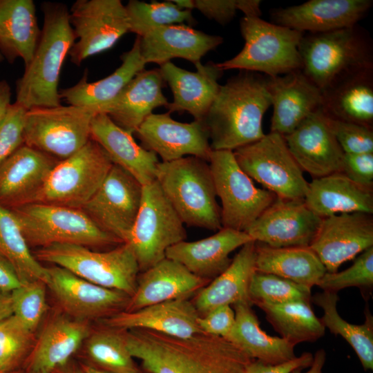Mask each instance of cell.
<instances>
[{
	"label": "cell",
	"instance_id": "8992f818",
	"mask_svg": "<svg viewBox=\"0 0 373 373\" xmlns=\"http://www.w3.org/2000/svg\"><path fill=\"white\" fill-rule=\"evenodd\" d=\"M240 26L245 45L235 57L217 63L223 71L238 69L276 77L302 69L298 46L303 32L257 17H243Z\"/></svg>",
	"mask_w": 373,
	"mask_h": 373
},
{
	"label": "cell",
	"instance_id": "2e32d148",
	"mask_svg": "<svg viewBox=\"0 0 373 373\" xmlns=\"http://www.w3.org/2000/svg\"><path fill=\"white\" fill-rule=\"evenodd\" d=\"M322 219L304 199L276 197L245 232L255 242L271 247H309Z\"/></svg>",
	"mask_w": 373,
	"mask_h": 373
},
{
	"label": "cell",
	"instance_id": "7c38bea8",
	"mask_svg": "<svg viewBox=\"0 0 373 373\" xmlns=\"http://www.w3.org/2000/svg\"><path fill=\"white\" fill-rule=\"evenodd\" d=\"M97 112L73 105L27 110L23 118V144L64 160L90 140V126Z\"/></svg>",
	"mask_w": 373,
	"mask_h": 373
},
{
	"label": "cell",
	"instance_id": "7a4b0ae2",
	"mask_svg": "<svg viewBox=\"0 0 373 373\" xmlns=\"http://www.w3.org/2000/svg\"><path fill=\"white\" fill-rule=\"evenodd\" d=\"M270 106L266 75L240 70L229 78L203 120L211 150L233 151L261 139L262 118Z\"/></svg>",
	"mask_w": 373,
	"mask_h": 373
},
{
	"label": "cell",
	"instance_id": "5b68a950",
	"mask_svg": "<svg viewBox=\"0 0 373 373\" xmlns=\"http://www.w3.org/2000/svg\"><path fill=\"white\" fill-rule=\"evenodd\" d=\"M155 180L184 224L214 231L222 228L207 161L193 156L160 161Z\"/></svg>",
	"mask_w": 373,
	"mask_h": 373
},
{
	"label": "cell",
	"instance_id": "f546056e",
	"mask_svg": "<svg viewBox=\"0 0 373 373\" xmlns=\"http://www.w3.org/2000/svg\"><path fill=\"white\" fill-rule=\"evenodd\" d=\"M90 137L104 149L113 164L128 172L142 186L155 180L160 162L157 155L137 144L133 134L117 126L106 114L98 113L93 117Z\"/></svg>",
	"mask_w": 373,
	"mask_h": 373
},
{
	"label": "cell",
	"instance_id": "9f6ffc18",
	"mask_svg": "<svg viewBox=\"0 0 373 373\" xmlns=\"http://www.w3.org/2000/svg\"><path fill=\"white\" fill-rule=\"evenodd\" d=\"M11 88L5 79L0 80V124L6 117L11 106Z\"/></svg>",
	"mask_w": 373,
	"mask_h": 373
},
{
	"label": "cell",
	"instance_id": "680465c9",
	"mask_svg": "<svg viewBox=\"0 0 373 373\" xmlns=\"http://www.w3.org/2000/svg\"><path fill=\"white\" fill-rule=\"evenodd\" d=\"M12 315L10 294L0 290V321Z\"/></svg>",
	"mask_w": 373,
	"mask_h": 373
},
{
	"label": "cell",
	"instance_id": "7dc6e473",
	"mask_svg": "<svg viewBox=\"0 0 373 373\" xmlns=\"http://www.w3.org/2000/svg\"><path fill=\"white\" fill-rule=\"evenodd\" d=\"M46 286L44 282L35 280L22 284L10 293L12 314L32 332L46 311Z\"/></svg>",
	"mask_w": 373,
	"mask_h": 373
},
{
	"label": "cell",
	"instance_id": "c3c4849f",
	"mask_svg": "<svg viewBox=\"0 0 373 373\" xmlns=\"http://www.w3.org/2000/svg\"><path fill=\"white\" fill-rule=\"evenodd\" d=\"M325 115L344 153H373V128Z\"/></svg>",
	"mask_w": 373,
	"mask_h": 373
},
{
	"label": "cell",
	"instance_id": "f5cc1de1",
	"mask_svg": "<svg viewBox=\"0 0 373 373\" xmlns=\"http://www.w3.org/2000/svg\"><path fill=\"white\" fill-rule=\"evenodd\" d=\"M193 8L207 18L225 25L240 10V0H193Z\"/></svg>",
	"mask_w": 373,
	"mask_h": 373
},
{
	"label": "cell",
	"instance_id": "484cf974",
	"mask_svg": "<svg viewBox=\"0 0 373 373\" xmlns=\"http://www.w3.org/2000/svg\"><path fill=\"white\" fill-rule=\"evenodd\" d=\"M200 314L189 299L167 300L133 311H122L103 319L106 326L126 330L144 329L179 338L202 333Z\"/></svg>",
	"mask_w": 373,
	"mask_h": 373
},
{
	"label": "cell",
	"instance_id": "ba28073f",
	"mask_svg": "<svg viewBox=\"0 0 373 373\" xmlns=\"http://www.w3.org/2000/svg\"><path fill=\"white\" fill-rule=\"evenodd\" d=\"M39 261L54 264L95 285L135 293L140 267L131 246L122 243L106 251H94L87 247L54 244L37 250Z\"/></svg>",
	"mask_w": 373,
	"mask_h": 373
},
{
	"label": "cell",
	"instance_id": "e0dca14e",
	"mask_svg": "<svg viewBox=\"0 0 373 373\" xmlns=\"http://www.w3.org/2000/svg\"><path fill=\"white\" fill-rule=\"evenodd\" d=\"M46 285L63 309L75 319L108 318L124 311L131 296L87 281L61 267H48Z\"/></svg>",
	"mask_w": 373,
	"mask_h": 373
},
{
	"label": "cell",
	"instance_id": "d4e9b609",
	"mask_svg": "<svg viewBox=\"0 0 373 373\" xmlns=\"http://www.w3.org/2000/svg\"><path fill=\"white\" fill-rule=\"evenodd\" d=\"M56 164L52 156L23 144L0 164V205L12 209L29 203Z\"/></svg>",
	"mask_w": 373,
	"mask_h": 373
},
{
	"label": "cell",
	"instance_id": "4316f807",
	"mask_svg": "<svg viewBox=\"0 0 373 373\" xmlns=\"http://www.w3.org/2000/svg\"><path fill=\"white\" fill-rule=\"evenodd\" d=\"M252 240L245 231L222 227L207 238L174 245L166 250V258L211 281L229 266L232 260L229 254Z\"/></svg>",
	"mask_w": 373,
	"mask_h": 373
},
{
	"label": "cell",
	"instance_id": "ffe728a7",
	"mask_svg": "<svg viewBox=\"0 0 373 373\" xmlns=\"http://www.w3.org/2000/svg\"><path fill=\"white\" fill-rule=\"evenodd\" d=\"M284 137L303 172L317 178L341 171L345 153L321 108Z\"/></svg>",
	"mask_w": 373,
	"mask_h": 373
},
{
	"label": "cell",
	"instance_id": "277c9868",
	"mask_svg": "<svg viewBox=\"0 0 373 373\" xmlns=\"http://www.w3.org/2000/svg\"><path fill=\"white\" fill-rule=\"evenodd\" d=\"M302 71L321 90L341 79L373 68V44L358 24L303 35L298 46Z\"/></svg>",
	"mask_w": 373,
	"mask_h": 373
},
{
	"label": "cell",
	"instance_id": "f907efd6",
	"mask_svg": "<svg viewBox=\"0 0 373 373\" xmlns=\"http://www.w3.org/2000/svg\"><path fill=\"white\" fill-rule=\"evenodd\" d=\"M361 186L373 187V153H345L341 171Z\"/></svg>",
	"mask_w": 373,
	"mask_h": 373
},
{
	"label": "cell",
	"instance_id": "44dd1931",
	"mask_svg": "<svg viewBox=\"0 0 373 373\" xmlns=\"http://www.w3.org/2000/svg\"><path fill=\"white\" fill-rule=\"evenodd\" d=\"M267 77L273 106L270 132L287 135L321 108L322 91L302 70Z\"/></svg>",
	"mask_w": 373,
	"mask_h": 373
},
{
	"label": "cell",
	"instance_id": "83f0119b",
	"mask_svg": "<svg viewBox=\"0 0 373 373\" xmlns=\"http://www.w3.org/2000/svg\"><path fill=\"white\" fill-rule=\"evenodd\" d=\"M164 80L159 68L137 73L111 102L99 108L117 126L134 134L154 109L166 107Z\"/></svg>",
	"mask_w": 373,
	"mask_h": 373
},
{
	"label": "cell",
	"instance_id": "8d00e7d4",
	"mask_svg": "<svg viewBox=\"0 0 373 373\" xmlns=\"http://www.w3.org/2000/svg\"><path fill=\"white\" fill-rule=\"evenodd\" d=\"M122 64L113 73L93 82H88L87 70L79 81L71 87L59 91L61 99L68 105L98 110L111 102L128 82L140 71L144 69L140 50V37L127 52L121 57Z\"/></svg>",
	"mask_w": 373,
	"mask_h": 373
},
{
	"label": "cell",
	"instance_id": "e7e4bbea",
	"mask_svg": "<svg viewBox=\"0 0 373 373\" xmlns=\"http://www.w3.org/2000/svg\"><path fill=\"white\" fill-rule=\"evenodd\" d=\"M23 373H38V372H33V371L24 370Z\"/></svg>",
	"mask_w": 373,
	"mask_h": 373
},
{
	"label": "cell",
	"instance_id": "d6a6232c",
	"mask_svg": "<svg viewBox=\"0 0 373 373\" xmlns=\"http://www.w3.org/2000/svg\"><path fill=\"white\" fill-rule=\"evenodd\" d=\"M255 264L256 242L252 240L242 246L229 266L195 296L193 303L200 316L221 305L251 303L248 289Z\"/></svg>",
	"mask_w": 373,
	"mask_h": 373
},
{
	"label": "cell",
	"instance_id": "94428289",
	"mask_svg": "<svg viewBox=\"0 0 373 373\" xmlns=\"http://www.w3.org/2000/svg\"><path fill=\"white\" fill-rule=\"evenodd\" d=\"M172 1L182 10H192L193 9V0H174Z\"/></svg>",
	"mask_w": 373,
	"mask_h": 373
},
{
	"label": "cell",
	"instance_id": "4fadbf2b",
	"mask_svg": "<svg viewBox=\"0 0 373 373\" xmlns=\"http://www.w3.org/2000/svg\"><path fill=\"white\" fill-rule=\"evenodd\" d=\"M208 162L222 204V227L245 231L276 196L256 186L237 163L233 151H212Z\"/></svg>",
	"mask_w": 373,
	"mask_h": 373
},
{
	"label": "cell",
	"instance_id": "7402d4cb",
	"mask_svg": "<svg viewBox=\"0 0 373 373\" xmlns=\"http://www.w3.org/2000/svg\"><path fill=\"white\" fill-rule=\"evenodd\" d=\"M373 4L372 0H310L275 9L274 23L305 33L326 32L358 24Z\"/></svg>",
	"mask_w": 373,
	"mask_h": 373
},
{
	"label": "cell",
	"instance_id": "52a82bcc",
	"mask_svg": "<svg viewBox=\"0 0 373 373\" xmlns=\"http://www.w3.org/2000/svg\"><path fill=\"white\" fill-rule=\"evenodd\" d=\"M10 210L29 247L72 244L101 247L123 243L99 228L81 209L35 202Z\"/></svg>",
	"mask_w": 373,
	"mask_h": 373
},
{
	"label": "cell",
	"instance_id": "03108f58",
	"mask_svg": "<svg viewBox=\"0 0 373 373\" xmlns=\"http://www.w3.org/2000/svg\"><path fill=\"white\" fill-rule=\"evenodd\" d=\"M3 60H4V58L0 52V63L2 62Z\"/></svg>",
	"mask_w": 373,
	"mask_h": 373
},
{
	"label": "cell",
	"instance_id": "9c48e42d",
	"mask_svg": "<svg viewBox=\"0 0 373 373\" xmlns=\"http://www.w3.org/2000/svg\"><path fill=\"white\" fill-rule=\"evenodd\" d=\"M113 165L104 149L90 138L80 150L55 165L29 203L82 209Z\"/></svg>",
	"mask_w": 373,
	"mask_h": 373
},
{
	"label": "cell",
	"instance_id": "816d5d0a",
	"mask_svg": "<svg viewBox=\"0 0 373 373\" xmlns=\"http://www.w3.org/2000/svg\"><path fill=\"white\" fill-rule=\"evenodd\" d=\"M198 323L203 333L226 338L234 325L235 312L231 305H221L200 316Z\"/></svg>",
	"mask_w": 373,
	"mask_h": 373
},
{
	"label": "cell",
	"instance_id": "d6986e66",
	"mask_svg": "<svg viewBox=\"0 0 373 373\" xmlns=\"http://www.w3.org/2000/svg\"><path fill=\"white\" fill-rule=\"evenodd\" d=\"M373 247V218L361 212L344 213L322 219L309 247L327 272L338 271L344 262Z\"/></svg>",
	"mask_w": 373,
	"mask_h": 373
},
{
	"label": "cell",
	"instance_id": "ac0fdd59",
	"mask_svg": "<svg viewBox=\"0 0 373 373\" xmlns=\"http://www.w3.org/2000/svg\"><path fill=\"white\" fill-rule=\"evenodd\" d=\"M141 146L155 153L161 162L193 156L209 162L212 151L209 134L203 121H175L171 113H152L135 133Z\"/></svg>",
	"mask_w": 373,
	"mask_h": 373
},
{
	"label": "cell",
	"instance_id": "30bf717a",
	"mask_svg": "<svg viewBox=\"0 0 373 373\" xmlns=\"http://www.w3.org/2000/svg\"><path fill=\"white\" fill-rule=\"evenodd\" d=\"M184 224L156 180L143 186L140 209L124 242L132 248L141 272L165 258L169 247L185 240Z\"/></svg>",
	"mask_w": 373,
	"mask_h": 373
},
{
	"label": "cell",
	"instance_id": "836d02e7",
	"mask_svg": "<svg viewBox=\"0 0 373 373\" xmlns=\"http://www.w3.org/2000/svg\"><path fill=\"white\" fill-rule=\"evenodd\" d=\"M32 0H0V52L10 64L31 61L40 38Z\"/></svg>",
	"mask_w": 373,
	"mask_h": 373
},
{
	"label": "cell",
	"instance_id": "d590c367",
	"mask_svg": "<svg viewBox=\"0 0 373 373\" xmlns=\"http://www.w3.org/2000/svg\"><path fill=\"white\" fill-rule=\"evenodd\" d=\"M327 116L372 128L373 68L347 77L322 91Z\"/></svg>",
	"mask_w": 373,
	"mask_h": 373
},
{
	"label": "cell",
	"instance_id": "7bdbcfd3",
	"mask_svg": "<svg viewBox=\"0 0 373 373\" xmlns=\"http://www.w3.org/2000/svg\"><path fill=\"white\" fill-rule=\"evenodd\" d=\"M125 8L129 32L140 37L161 26L195 22L191 10H182L172 1L146 3L131 0Z\"/></svg>",
	"mask_w": 373,
	"mask_h": 373
},
{
	"label": "cell",
	"instance_id": "6f0895ef",
	"mask_svg": "<svg viewBox=\"0 0 373 373\" xmlns=\"http://www.w3.org/2000/svg\"><path fill=\"white\" fill-rule=\"evenodd\" d=\"M327 354L324 349L318 350L313 357V361L309 370L304 373H323V369L326 361ZM292 373H303L301 370H296Z\"/></svg>",
	"mask_w": 373,
	"mask_h": 373
},
{
	"label": "cell",
	"instance_id": "f1b7e54d",
	"mask_svg": "<svg viewBox=\"0 0 373 373\" xmlns=\"http://www.w3.org/2000/svg\"><path fill=\"white\" fill-rule=\"evenodd\" d=\"M222 42L219 35H209L184 23L173 24L157 28L140 37V50L145 64L160 66L181 58L195 65Z\"/></svg>",
	"mask_w": 373,
	"mask_h": 373
},
{
	"label": "cell",
	"instance_id": "ab89813d",
	"mask_svg": "<svg viewBox=\"0 0 373 373\" xmlns=\"http://www.w3.org/2000/svg\"><path fill=\"white\" fill-rule=\"evenodd\" d=\"M282 338L294 345L314 343L323 337L325 328L311 307V302L295 300L278 305L258 306Z\"/></svg>",
	"mask_w": 373,
	"mask_h": 373
},
{
	"label": "cell",
	"instance_id": "1f68e13d",
	"mask_svg": "<svg viewBox=\"0 0 373 373\" xmlns=\"http://www.w3.org/2000/svg\"><path fill=\"white\" fill-rule=\"evenodd\" d=\"M304 200L324 218L344 213H373V190L356 184L342 172L314 178L308 182Z\"/></svg>",
	"mask_w": 373,
	"mask_h": 373
},
{
	"label": "cell",
	"instance_id": "60d3db41",
	"mask_svg": "<svg viewBox=\"0 0 373 373\" xmlns=\"http://www.w3.org/2000/svg\"><path fill=\"white\" fill-rule=\"evenodd\" d=\"M126 329L104 327L90 333L86 339V363L107 373H142L126 343Z\"/></svg>",
	"mask_w": 373,
	"mask_h": 373
},
{
	"label": "cell",
	"instance_id": "6da1fadb",
	"mask_svg": "<svg viewBox=\"0 0 373 373\" xmlns=\"http://www.w3.org/2000/svg\"><path fill=\"white\" fill-rule=\"evenodd\" d=\"M127 348L149 373H246L251 359L226 338L204 334L179 338L158 332H126Z\"/></svg>",
	"mask_w": 373,
	"mask_h": 373
},
{
	"label": "cell",
	"instance_id": "91938a15",
	"mask_svg": "<svg viewBox=\"0 0 373 373\" xmlns=\"http://www.w3.org/2000/svg\"><path fill=\"white\" fill-rule=\"evenodd\" d=\"M52 373H85L84 371L81 367L80 365L79 366L75 365L68 362L67 364L64 365L62 367H60L56 369Z\"/></svg>",
	"mask_w": 373,
	"mask_h": 373
},
{
	"label": "cell",
	"instance_id": "681fc988",
	"mask_svg": "<svg viewBox=\"0 0 373 373\" xmlns=\"http://www.w3.org/2000/svg\"><path fill=\"white\" fill-rule=\"evenodd\" d=\"M26 111L15 102L0 124V164L23 144V118Z\"/></svg>",
	"mask_w": 373,
	"mask_h": 373
},
{
	"label": "cell",
	"instance_id": "bcb514c9",
	"mask_svg": "<svg viewBox=\"0 0 373 373\" xmlns=\"http://www.w3.org/2000/svg\"><path fill=\"white\" fill-rule=\"evenodd\" d=\"M316 286L323 291H338L356 287L365 294L373 287V247L361 253L354 263L342 271L326 272Z\"/></svg>",
	"mask_w": 373,
	"mask_h": 373
},
{
	"label": "cell",
	"instance_id": "e575fe53",
	"mask_svg": "<svg viewBox=\"0 0 373 373\" xmlns=\"http://www.w3.org/2000/svg\"><path fill=\"white\" fill-rule=\"evenodd\" d=\"M251 306L249 302L231 305L235 323L226 339L251 359L267 365H278L296 358V345L282 337L266 334Z\"/></svg>",
	"mask_w": 373,
	"mask_h": 373
},
{
	"label": "cell",
	"instance_id": "cb8c5ba5",
	"mask_svg": "<svg viewBox=\"0 0 373 373\" xmlns=\"http://www.w3.org/2000/svg\"><path fill=\"white\" fill-rule=\"evenodd\" d=\"M211 281L195 276L182 264L165 258L138 275L136 289L125 312L195 296Z\"/></svg>",
	"mask_w": 373,
	"mask_h": 373
},
{
	"label": "cell",
	"instance_id": "3957f363",
	"mask_svg": "<svg viewBox=\"0 0 373 373\" xmlns=\"http://www.w3.org/2000/svg\"><path fill=\"white\" fill-rule=\"evenodd\" d=\"M43 28L30 64L17 81L16 101L25 109L61 105L60 73L75 41L69 10L63 3L43 2Z\"/></svg>",
	"mask_w": 373,
	"mask_h": 373
},
{
	"label": "cell",
	"instance_id": "6125c7cd",
	"mask_svg": "<svg viewBox=\"0 0 373 373\" xmlns=\"http://www.w3.org/2000/svg\"><path fill=\"white\" fill-rule=\"evenodd\" d=\"M80 366L85 373H107V372L101 371L99 370H97L86 363L81 364ZM142 373H149V372L144 371Z\"/></svg>",
	"mask_w": 373,
	"mask_h": 373
},
{
	"label": "cell",
	"instance_id": "74e56055",
	"mask_svg": "<svg viewBox=\"0 0 373 373\" xmlns=\"http://www.w3.org/2000/svg\"><path fill=\"white\" fill-rule=\"evenodd\" d=\"M256 271L312 288L327 270L309 247H271L256 242Z\"/></svg>",
	"mask_w": 373,
	"mask_h": 373
},
{
	"label": "cell",
	"instance_id": "11a10c76",
	"mask_svg": "<svg viewBox=\"0 0 373 373\" xmlns=\"http://www.w3.org/2000/svg\"><path fill=\"white\" fill-rule=\"evenodd\" d=\"M22 283L12 264L0 255V290L10 294Z\"/></svg>",
	"mask_w": 373,
	"mask_h": 373
},
{
	"label": "cell",
	"instance_id": "9a60e30c",
	"mask_svg": "<svg viewBox=\"0 0 373 373\" xmlns=\"http://www.w3.org/2000/svg\"><path fill=\"white\" fill-rule=\"evenodd\" d=\"M142 188L131 175L113 164L81 209L102 231L126 242L140 209Z\"/></svg>",
	"mask_w": 373,
	"mask_h": 373
},
{
	"label": "cell",
	"instance_id": "f6af8a7d",
	"mask_svg": "<svg viewBox=\"0 0 373 373\" xmlns=\"http://www.w3.org/2000/svg\"><path fill=\"white\" fill-rule=\"evenodd\" d=\"M32 335L13 314L0 321V372L24 370L33 347Z\"/></svg>",
	"mask_w": 373,
	"mask_h": 373
},
{
	"label": "cell",
	"instance_id": "603a6c76",
	"mask_svg": "<svg viewBox=\"0 0 373 373\" xmlns=\"http://www.w3.org/2000/svg\"><path fill=\"white\" fill-rule=\"evenodd\" d=\"M195 66L197 70L190 72L169 61L160 65L159 70L173 96L166 107L168 112H187L194 120L203 121L218 95V79L224 71L212 61Z\"/></svg>",
	"mask_w": 373,
	"mask_h": 373
},
{
	"label": "cell",
	"instance_id": "ee69618b",
	"mask_svg": "<svg viewBox=\"0 0 373 373\" xmlns=\"http://www.w3.org/2000/svg\"><path fill=\"white\" fill-rule=\"evenodd\" d=\"M251 303L278 305L295 300L311 302V288L280 276L255 271L248 289Z\"/></svg>",
	"mask_w": 373,
	"mask_h": 373
},
{
	"label": "cell",
	"instance_id": "be15d7a7",
	"mask_svg": "<svg viewBox=\"0 0 373 373\" xmlns=\"http://www.w3.org/2000/svg\"><path fill=\"white\" fill-rule=\"evenodd\" d=\"M24 370H19L15 371H10V372H0V373H23Z\"/></svg>",
	"mask_w": 373,
	"mask_h": 373
},
{
	"label": "cell",
	"instance_id": "f35d334b",
	"mask_svg": "<svg viewBox=\"0 0 373 373\" xmlns=\"http://www.w3.org/2000/svg\"><path fill=\"white\" fill-rule=\"evenodd\" d=\"M337 293L323 291L312 297L313 302L323 310L320 318L325 328L334 335L341 336L356 354L365 371L373 370V316L365 311V321L361 325L351 324L338 312Z\"/></svg>",
	"mask_w": 373,
	"mask_h": 373
},
{
	"label": "cell",
	"instance_id": "8fae6325",
	"mask_svg": "<svg viewBox=\"0 0 373 373\" xmlns=\"http://www.w3.org/2000/svg\"><path fill=\"white\" fill-rule=\"evenodd\" d=\"M233 153L242 171L276 197L304 199L308 182L283 135L269 132Z\"/></svg>",
	"mask_w": 373,
	"mask_h": 373
},
{
	"label": "cell",
	"instance_id": "5bb4252c",
	"mask_svg": "<svg viewBox=\"0 0 373 373\" xmlns=\"http://www.w3.org/2000/svg\"><path fill=\"white\" fill-rule=\"evenodd\" d=\"M69 19L75 41L68 55L77 66L111 48L129 32L126 10L120 0H77L69 10Z\"/></svg>",
	"mask_w": 373,
	"mask_h": 373
},
{
	"label": "cell",
	"instance_id": "b9f144b4",
	"mask_svg": "<svg viewBox=\"0 0 373 373\" xmlns=\"http://www.w3.org/2000/svg\"><path fill=\"white\" fill-rule=\"evenodd\" d=\"M0 255L15 269L22 284L48 279V269L32 254L12 212L0 205Z\"/></svg>",
	"mask_w": 373,
	"mask_h": 373
},
{
	"label": "cell",
	"instance_id": "db71d44e",
	"mask_svg": "<svg viewBox=\"0 0 373 373\" xmlns=\"http://www.w3.org/2000/svg\"><path fill=\"white\" fill-rule=\"evenodd\" d=\"M314 355L303 352L299 356L278 365H267L257 360H251L246 373H292L296 370L309 367L313 361Z\"/></svg>",
	"mask_w": 373,
	"mask_h": 373
},
{
	"label": "cell",
	"instance_id": "4dcf8cb0",
	"mask_svg": "<svg viewBox=\"0 0 373 373\" xmlns=\"http://www.w3.org/2000/svg\"><path fill=\"white\" fill-rule=\"evenodd\" d=\"M90 334L84 321L57 317L43 329L32 349L24 370L52 373L70 362Z\"/></svg>",
	"mask_w": 373,
	"mask_h": 373
}]
</instances>
